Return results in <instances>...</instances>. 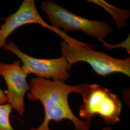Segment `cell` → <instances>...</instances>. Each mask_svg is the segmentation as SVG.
<instances>
[{"instance_id":"7","label":"cell","mask_w":130,"mask_h":130,"mask_svg":"<svg viewBox=\"0 0 130 130\" xmlns=\"http://www.w3.org/2000/svg\"><path fill=\"white\" fill-rule=\"evenodd\" d=\"M1 19L5 22L0 26V49L5 46L6 39L15 30L24 25L38 24L54 32L56 30L42 18L34 0H24L14 13Z\"/></svg>"},{"instance_id":"2","label":"cell","mask_w":130,"mask_h":130,"mask_svg":"<svg viewBox=\"0 0 130 130\" xmlns=\"http://www.w3.org/2000/svg\"><path fill=\"white\" fill-rule=\"evenodd\" d=\"M62 56L70 67L79 62L90 65L98 75L106 76L114 73H121L130 76V57L125 59H118L108 56L103 52L92 49L93 45L85 44L74 40L72 42L61 43Z\"/></svg>"},{"instance_id":"9","label":"cell","mask_w":130,"mask_h":130,"mask_svg":"<svg viewBox=\"0 0 130 130\" xmlns=\"http://www.w3.org/2000/svg\"><path fill=\"white\" fill-rule=\"evenodd\" d=\"M7 103V99L5 94V91L0 89V105Z\"/></svg>"},{"instance_id":"4","label":"cell","mask_w":130,"mask_h":130,"mask_svg":"<svg viewBox=\"0 0 130 130\" xmlns=\"http://www.w3.org/2000/svg\"><path fill=\"white\" fill-rule=\"evenodd\" d=\"M41 10L46 14L53 27L58 29L62 28L65 32L81 30L102 42L112 31L111 27L106 22L79 17L52 1L42 2Z\"/></svg>"},{"instance_id":"1","label":"cell","mask_w":130,"mask_h":130,"mask_svg":"<svg viewBox=\"0 0 130 130\" xmlns=\"http://www.w3.org/2000/svg\"><path fill=\"white\" fill-rule=\"evenodd\" d=\"M27 98L30 101H40L44 110V119L37 128L30 130H50L51 121L58 122L69 120L73 123L75 130H89L91 122L77 118L70 107L68 97L71 93L82 94L87 84L70 85L60 80H53L40 77L33 78L28 83Z\"/></svg>"},{"instance_id":"8","label":"cell","mask_w":130,"mask_h":130,"mask_svg":"<svg viewBox=\"0 0 130 130\" xmlns=\"http://www.w3.org/2000/svg\"><path fill=\"white\" fill-rule=\"evenodd\" d=\"M12 107L8 103L0 105V130H15L10 121Z\"/></svg>"},{"instance_id":"10","label":"cell","mask_w":130,"mask_h":130,"mask_svg":"<svg viewBox=\"0 0 130 130\" xmlns=\"http://www.w3.org/2000/svg\"><path fill=\"white\" fill-rule=\"evenodd\" d=\"M102 130H112L111 128L110 127H104L102 129Z\"/></svg>"},{"instance_id":"6","label":"cell","mask_w":130,"mask_h":130,"mask_svg":"<svg viewBox=\"0 0 130 130\" xmlns=\"http://www.w3.org/2000/svg\"><path fill=\"white\" fill-rule=\"evenodd\" d=\"M0 75L5 79L7 90L5 91L7 103L19 115L23 116L25 112L24 98L29 90L26 74L19 60H15L12 64L0 62Z\"/></svg>"},{"instance_id":"5","label":"cell","mask_w":130,"mask_h":130,"mask_svg":"<svg viewBox=\"0 0 130 130\" xmlns=\"http://www.w3.org/2000/svg\"><path fill=\"white\" fill-rule=\"evenodd\" d=\"M4 49L11 52L22 61L24 72L28 75L34 74L37 77L52 79L65 82L70 78L68 72L70 67L63 56L54 59H40L33 57L21 51L13 41L5 44Z\"/></svg>"},{"instance_id":"3","label":"cell","mask_w":130,"mask_h":130,"mask_svg":"<svg viewBox=\"0 0 130 130\" xmlns=\"http://www.w3.org/2000/svg\"><path fill=\"white\" fill-rule=\"evenodd\" d=\"M82 95L83 103L79 116L84 121L91 122L93 117L98 115L107 124L120 121L122 103L117 94L98 84H87Z\"/></svg>"}]
</instances>
